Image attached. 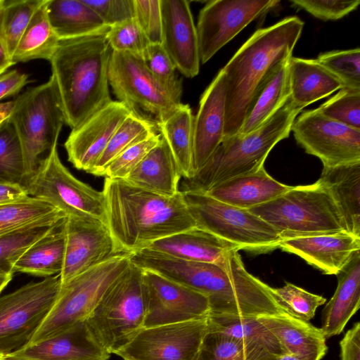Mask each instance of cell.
Here are the masks:
<instances>
[{
  "instance_id": "11",
  "label": "cell",
  "mask_w": 360,
  "mask_h": 360,
  "mask_svg": "<svg viewBox=\"0 0 360 360\" xmlns=\"http://www.w3.org/2000/svg\"><path fill=\"white\" fill-rule=\"evenodd\" d=\"M25 186L30 196L46 201L66 217L94 218L107 224L103 192L75 177L62 163L57 146Z\"/></svg>"
},
{
  "instance_id": "1",
  "label": "cell",
  "mask_w": 360,
  "mask_h": 360,
  "mask_svg": "<svg viewBox=\"0 0 360 360\" xmlns=\"http://www.w3.org/2000/svg\"><path fill=\"white\" fill-rule=\"evenodd\" d=\"M102 192L107 225L122 253H134L154 241L196 226L181 191L165 197L123 179L105 178Z\"/></svg>"
},
{
  "instance_id": "21",
  "label": "cell",
  "mask_w": 360,
  "mask_h": 360,
  "mask_svg": "<svg viewBox=\"0 0 360 360\" xmlns=\"http://www.w3.org/2000/svg\"><path fill=\"white\" fill-rule=\"evenodd\" d=\"M279 248L325 274L337 275L360 250V237L347 231L297 236L282 239Z\"/></svg>"
},
{
  "instance_id": "43",
  "label": "cell",
  "mask_w": 360,
  "mask_h": 360,
  "mask_svg": "<svg viewBox=\"0 0 360 360\" xmlns=\"http://www.w3.org/2000/svg\"><path fill=\"white\" fill-rule=\"evenodd\" d=\"M316 60L342 83L343 88L360 89L359 48L322 53Z\"/></svg>"
},
{
  "instance_id": "49",
  "label": "cell",
  "mask_w": 360,
  "mask_h": 360,
  "mask_svg": "<svg viewBox=\"0 0 360 360\" xmlns=\"http://www.w3.org/2000/svg\"><path fill=\"white\" fill-rule=\"evenodd\" d=\"M290 3L293 6L306 11L316 18L335 20L356 10L360 1L291 0Z\"/></svg>"
},
{
  "instance_id": "58",
  "label": "cell",
  "mask_w": 360,
  "mask_h": 360,
  "mask_svg": "<svg viewBox=\"0 0 360 360\" xmlns=\"http://www.w3.org/2000/svg\"><path fill=\"white\" fill-rule=\"evenodd\" d=\"M0 360H4L3 358L0 357Z\"/></svg>"
},
{
  "instance_id": "34",
  "label": "cell",
  "mask_w": 360,
  "mask_h": 360,
  "mask_svg": "<svg viewBox=\"0 0 360 360\" xmlns=\"http://www.w3.org/2000/svg\"><path fill=\"white\" fill-rule=\"evenodd\" d=\"M193 118L189 105L181 103L166 120L156 124L184 179H190L194 175Z\"/></svg>"
},
{
  "instance_id": "48",
  "label": "cell",
  "mask_w": 360,
  "mask_h": 360,
  "mask_svg": "<svg viewBox=\"0 0 360 360\" xmlns=\"http://www.w3.org/2000/svg\"><path fill=\"white\" fill-rule=\"evenodd\" d=\"M134 18L150 44H160L162 16L160 0H134Z\"/></svg>"
},
{
  "instance_id": "9",
  "label": "cell",
  "mask_w": 360,
  "mask_h": 360,
  "mask_svg": "<svg viewBox=\"0 0 360 360\" xmlns=\"http://www.w3.org/2000/svg\"><path fill=\"white\" fill-rule=\"evenodd\" d=\"M196 226L236 245L239 250L266 252L279 248L282 238L259 217L206 193L182 192Z\"/></svg>"
},
{
  "instance_id": "8",
  "label": "cell",
  "mask_w": 360,
  "mask_h": 360,
  "mask_svg": "<svg viewBox=\"0 0 360 360\" xmlns=\"http://www.w3.org/2000/svg\"><path fill=\"white\" fill-rule=\"evenodd\" d=\"M122 253L92 266L61 285L55 304L28 345L34 344L84 321L113 281L129 265Z\"/></svg>"
},
{
  "instance_id": "50",
  "label": "cell",
  "mask_w": 360,
  "mask_h": 360,
  "mask_svg": "<svg viewBox=\"0 0 360 360\" xmlns=\"http://www.w3.org/2000/svg\"><path fill=\"white\" fill-rule=\"evenodd\" d=\"M109 27L134 18V0H82Z\"/></svg>"
},
{
  "instance_id": "46",
  "label": "cell",
  "mask_w": 360,
  "mask_h": 360,
  "mask_svg": "<svg viewBox=\"0 0 360 360\" xmlns=\"http://www.w3.org/2000/svg\"><path fill=\"white\" fill-rule=\"evenodd\" d=\"M106 39L112 51L130 53L143 59L150 44L134 18L110 27Z\"/></svg>"
},
{
  "instance_id": "45",
  "label": "cell",
  "mask_w": 360,
  "mask_h": 360,
  "mask_svg": "<svg viewBox=\"0 0 360 360\" xmlns=\"http://www.w3.org/2000/svg\"><path fill=\"white\" fill-rule=\"evenodd\" d=\"M196 360H252L245 346L238 339L216 331L205 335Z\"/></svg>"
},
{
  "instance_id": "40",
  "label": "cell",
  "mask_w": 360,
  "mask_h": 360,
  "mask_svg": "<svg viewBox=\"0 0 360 360\" xmlns=\"http://www.w3.org/2000/svg\"><path fill=\"white\" fill-rule=\"evenodd\" d=\"M44 0H11L4 2L1 32L11 58L34 13Z\"/></svg>"
},
{
  "instance_id": "3",
  "label": "cell",
  "mask_w": 360,
  "mask_h": 360,
  "mask_svg": "<svg viewBox=\"0 0 360 360\" xmlns=\"http://www.w3.org/2000/svg\"><path fill=\"white\" fill-rule=\"evenodd\" d=\"M106 33L60 39L49 60L65 124L72 129L112 101Z\"/></svg>"
},
{
  "instance_id": "35",
  "label": "cell",
  "mask_w": 360,
  "mask_h": 360,
  "mask_svg": "<svg viewBox=\"0 0 360 360\" xmlns=\"http://www.w3.org/2000/svg\"><path fill=\"white\" fill-rule=\"evenodd\" d=\"M44 0L34 13L12 57L15 65L35 59L50 60L55 53L59 38L49 19Z\"/></svg>"
},
{
  "instance_id": "56",
  "label": "cell",
  "mask_w": 360,
  "mask_h": 360,
  "mask_svg": "<svg viewBox=\"0 0 360 360\" xmlns=\"http://www.w3.org/2000/svg\"><path fill=\"white\" fill-rule=\"evenodd\" d=\"M13 274L12 271L0 269V292L12 280Z\"/></svg>"
},
{
  "instance_id": "54",
  "label": "cell",
  "mask_w": 360,
  "mask_h": 360,
  "mask_svg": "<svg viewBox=\"0 0 360 360\" xmlns=\"http://www.w3.org/2000/svg\"><path fill=\"white\" fill-rule=\"evenodd\" d=\"M4 2L5 0H0V75L6 72L8 68L14 65L6 49L1 32Z\"/></svg>"
},
{
  "instance_id": "20",
  "label": "cell",
  "mask_w": 360,
  "mask_h": 360,
  "mask_svg": "<svg viewBox=\"0 0 360 360\" xmlns=\"http://www.w3.org/2000/svg\"><path fill=\"white\" fill-rule=\"evenodd\" d=\"M225 124L226 81L224 73L221 70L202 94L198 112L193 118L194 174L224 140Z\"/></svg>"
},
{
  "instance_id": "33",
  "label": "cell",
  "mask_w": 360,
  "mask_h": 360,
  "mask_svg": "<svg viewBox=\"0 0 360 360\" xmlns=\"http://www.w3.org/2000/svg\"><path fill=\"white\" fill-rule=\"evenodd\" d=\"M64 221L22 253L13 265V273L45 278L60 274L65 251Z\"/></svg>"
},
{
  "instance_id": "24",
  "label": "cell",
  "mask_w": 360,
  "mask_h": 360,
  "mask_svg": "<svg viewBox=\"0 0 360 360\" xmlns=\"http://www.w3.org/2000/svg\"><path fill=\"white\" fill-rule=\"evenodd\" d=\"M292 187L274 179L262 167L225 181L205 193L226 204L248 210L278 198Z\"/></svg>"
},
{
  "instance_id": "39",
  "label": "cell",
  "mask_w": 360,
  "mask_h": 360,
  "mask_svg": "<svg viewBox=\"0 0 360 360\" xmlns=\"http://www.w3.org/2000/svg\"><path fill=\"white\" fill-rule=\"evenodd\" d=\"M0 181L26 184L22 148L9 119L0 124Z\"/></svg>"
},
{
  "instance_id": "13",
  "label": "cell",
  "mask_w": 360,
  "mask_h": 360,
  "mask_svg": "<svg viewBox=\"0 0 360 360\" xmlns=\"http://www.w3.org/2000/svg\"><path fill=\"white\" fill-rule=\"evenodd\" d=\"M208 318L145 327L115 354L123 360H196Z\"/></svg>"
},
{
  "instance_id": "5",
  "label": "cell",
  "mask_w": 360,
  "mask_h": 360,
  "mask_svg": "<svg viewBox=\"0 0 360 360\" xmlns=\"http://www.w3.org/2000/svg\"><path fill=\"white\" fill-rule=\"evenodd\" d=\"M146 314L143 270L131 262L84 323L94 340L111 354L145 328Z\"/></svg>"
},
{
  "instance_id": "27",
  "label": "cell",
  "mask_w": 360,
  "mask_h": 360,
  "mask_svg": "<svg viewBox=\"0 0 360 360\" xmlns=\"http://www.w3.org/2000/svg\"><path fill=\"white\" fill-rule=\"evenodd\" d=\"M288 73L290 101L300 110L343 88L342 83L316 60L291 56Z\"/></svg>"
},
{
  "instance_id": "28",
  "label": "cell",
  "mask_w": 360,
  "mask_h": 360,
  "mask_svg": "<svg viewBox=\"0 0 360 360\" xmlns=\"http://www.w3.org/2000/svg\"><path fill=\"white\" fill-rule=\"evenodd\" d=\"M181 177L172 152L161 136L159 143L123 180L147 191L172 197L179 192Z\"/></svg>"
},
{
  "instance_id": "4",
  "label": "cell",
  "mask_w": 360,
  "mask_h": 360,
  "mask_svg": "<svg viewBox=\"0 0 360 360\" xmlns=\"http://www.w3.org/2000/svg\"><path fill=\"white\" fill-rule=\"evenodd\" d=\"M301 110L289 98L259 129L224 139L194 176L184 179L181 191L205 193L225 181L264 167L272 148L289 136L292 123Z\"/></svg>"
},
{
  "instance_id": "51",
  "label": "cell",
  "mask_w": 360,
  "mask_h": 360,
  "mask_svg": "<svg viewBox=\"0 0 360 360\" xmlns=\"http://www.w3.org/2000/svg\"><path fill=\"white\" fill-rule=\"evenodd\" d=\"M29 83V75L12 70L0 75V100L17 94Z\"/></svg>"
},
{
  "instance_id": "38",
  "label": "cell",
  "mask_w": 360,
  "mask_h": 360,
  "mask_svg": "<svg viewBox=\"0 0 360 360\" xmlns=\"http://www.w3.org/2000/svg\"><path fill=\"white\" fill-rule=\"evenodd\" d=\"M46 201L32 198L0 206V235L60 212Z\"/></svg>"
},
{
  "instance_id": "12",
  "label": "cell",
  "mask_w": 360,
  "mask_h": 360,
  "mask_svg": "<svg viewBox=\"0 0 360 360\" xmlns=\"http://www.w3.org/2000/svg\"><path fill=\"white\" fill-rule=\"evenodd\" d=\"M108 82L114 94L135 112L138 109L154 116L155 124L166 120L179 105L155 79L141 57L112 51Z\"/></svg>"
},
{
  "instance_id": "37",
  "label": "cell",
  "mask_w": 360,
  "mask_h": 360,
  "mask_svg": "<svg viewBox=\"0 0 360 360\" xmlns=\"http://www.w3.org/2000/svg\"><path fill=\"white\" fill-rule=\"evenodd\" d=\"M155 124L153 122L133 111L114 133L90 174L104 176L108 165L127 148L155 131Z\"/></svg>"
},
{
  "instance_id": "44",
  "label": "cell",
  "mask_w": 360,
  "mask_h": 360,
  "mask_svg": "<svg viewBox=\"0 0 360 360\" xmlns=\"http://www.w3.org/2000/svg\"><path fill=\"white\" fill-rule=\"evenodd\" d=\"M317 110L330 120L360 129V89L342 88Z\"/></svg>"
},
{
  "instance_id": "32",
  "label": "cell",
  "mask_w": 360,
  "mask_h": 360,
  "mask_svg": "<svg viewBox=\"0 0 360 360\" xmlns=\"http://www.w3.org/2000/svg\"><path fill=\"white\" fill-rule=\"evenodd\" d=\"M46 10L59 39L107 33L110 30L82 0H48Z\"/></svg>"
},
{
  "instance_id": "47",
  "label": "cell",
  "mask_w": 360,
  "mask_h": 360,
  "mask_svg": "<svg viewBox=\"0 0 360 360\" xmlns=\"http://www.w3.org/2000/svg\"><path fill=\"white\" fill-rule=\"evenodd\" d=\"M161 134L152 132L143 140L131 146L107 167L104 176L112 179H124L159 143Z\"/></svg>"
},
{
  "instance_id": "18",
  "label": "cell",
  "mask_w": 360,
  "mask_h": 360,
  "mask_svg": "<svg viewBox=\"0 0 360 360\" xmlns=\"http://www.w3.org/2000/svg\"><path fill=\"white\" fill-rule=\"evenodd\" d=\"M133 111L127 103L112 101L72 129L64 143L68 161L90 173L114 133Z\"/></svg>"
},
{
  "instance_id": "55",
  "label": "cell",
  "mask_w": 360,
  "mask_h": 360,
  "mask_svg": "<svg viewBox=\"0 0 360 360\" xmlns=\"http://www.w3.org/2000/svg\"><path fill=\"white\" fill-rule=\"evenodd\" d=\"M13 103V101L0 103V124L10 117Z\"/></svg>"
},
{
  "instance_id": "57",
  "label": "cell",
  "mask_w": 360,
  "mask_h": 360,
  "mask_svg": "<svg viewBox=\"0 0 360 360\" xmlns=\"http://www.w3.org/2000/svg\"><path fill=\"white\" fill-rule=\"evenodd\" d=\"M277 360H298V359L289 354L283 353L278 357Z\"/></svg>"
},
{
  "instance_id": "30",
  "label": "cell",
  "mask_w": 360,
  "mask_h": 360,
  "mask_svg": "<svg viewBox=\"0 0 360 360\" xmlns=\"http://www.w3.org/2000/svg\"><path fill=\"white\" fill-rule=\"evenodd\" d=\"M208 330L240 340L247 348L252 360H277L284 353L275 336L257 318L210 316Z\"/></svg>"
},
{
  "instance_id": "7",
  "label": "cell",
  "mask_w": 360,
  "mask_h": 360,
  "mask_svg": "<svg viewBox=\"0 0 360 360\" xmlns=\"http://www.w3.org/2000/svg\"><path fill=\"white\" fill-rule=\"evenodd\" d=\"M248 210L278 231L282 239L347 231L335 202L319 181L292 186L278 198Z\"/></svg>"
},
{
  "instance_id": "25",
  "label": "cell",
  "mask_w": 360,
  "mask_h": 360,
  "mask_svg": "<svg viewBox=\"0 0 360 360\" xmlns=\"http://www.w3.org/2000/svg\"><path fill=\"white\" fill-rule=\"evenodd\" d=\"M275 336L284 353L298 360H321L327 352L321 328L288 314L257 318Z\"/></svg>"
},
{
  "instance_id": "29",
  "label": "cell",
  "mask_w": 360,
  "mask_h": 360,
  "mask_svg": "<svg viewBox=\"0 0 360 360\" xmlns=\"http://www.w3.org/2000/svg\"><path fill=\"white\" fill-rule=\"evenodd\" d=\"M318 181L335 202L347 231L360 237V162L323 167Z\"/></svg>"
},
{
  "instance_id": "31",
  "label": "cell",
  "mask_w": 360,
  "mask_h": 360,
  "mask_svg": "<svg viewBox=\"0 0 360 360\" xmlns=\"http://www.w3.org/2000/svg\"><path fill=\"white\" fill-rule=\"evenodd\" d=\"M278 63L255 94L238 134H247L264 124L290 98L288 61Z\"/></svg>"
},
{
  "instance_id": "22",
  "label": "cell",
  "mask_w": 360,
  "mask_h": 360,
  "mask_svg": "<svg viewBox=\"0 0 360 360\" xmlns=\"http://www.w3.org/2000/svg\"><path fill=\"white\" fill-rule=\"evenodd\" d=\"M110 354L103 350L91 338L84 321L63 332L27 345L10 354L4 360H108Z\"/></svg>"
},
{
  "instance_id": "26",
  "label": "cell",
  "mask_w": 360,
  "mask_h": 360,
  "mask_svg": "<svg viewBox=\"0 0 360 360\" xmlns=\"http://www.w3.org/2000/svg\"><path fill=\"white\" fill-rule=\"evenodd\" d=\"M336 276V290L322 313L321 329L326 339L340 334L359 309L360 250Z\"/></svg>"
},
{
  "instance_id": "2",
  "label": "cell",
  "mask_w": 360,
  "mask_h": 360,
  "mask_svg": "<svg viewBox=\"0 0 360 360\" xmlns=\"http://www.w3.org/2000/svg\"><path fill=\"white\" fill-rule=\"evenodd\" d=\"M304 22L290 16L257 30L221 69L226 81L224 139L239 133L257 91L281 62L292 56Z\"/></svg>"
},
{
  "instance_id": "10",
  "label": "cell",
  "mask_w": 360,
  "mask_h": 360,
  "mask_svg": "<svg viewBox=\"0 0 360 360\" xmlns=\"http://www.w3.org/2000/svg\"><path fill=\"white\" fill-rule=\"evenodd\" d=\"M61 288L59 275L30 282L0 297V357L27 346L53 307Z\"/></svg>"
},
{
  "instance_id": "53",
  "label": "cell",
  "mask_w": 360,
  "mask_h": 360,
  "mask_svg": "<svg viewBox=\"0 0 360 360\" xmlns=\"http://www.w3.org/2000/svg\"><path fill=\"white\" fill-rule=\"evenodd\" d=\"M29 197V193L25 186L0 181V206L17 202Z\"/></svg>"
},
{
  "instance_id": "14",
  "label": "cell",
  "mask_w": 360,
  "mask_h": 360,
  "mask_svg": "<svg viewBox=\"0 0 360 360\" xmlns=\"http://www.w3.org/2000/svg\"><path fill=\"white\" fill-rule=\"evenodd\" d=\"M291 131L297 143L317 157L323 167L360 162V129L330 120L317 108L296 117Z\"/></svg>"
},
{
  "instance_id": "15",
  "label": "cell",
  "mask_w": 360,
  "mask_h": 360,
  "mask_svg": "<svg viewBox=\"0 0 360 360\" xmlns=\"http://www.w3.org/2000/svg\"><path fill=\"white\" fill-rule=\"evenodd\" d=\"M279 3L277 0L207 1L200 11L196 27L200 62H207L250 23Z\"/></svg>"
},
{
  "instance_id": "52",
  "label": "cell",
  "mask_w": 360,
  "mask_h": 360,
  "mask_svg": "<svg viewBox=\"0 0 360 360\" xmlns=\"http://www.w3.org/2000/svg\"><path fill=\"white\" fill-rule=\"evenodd\" d=\"M340 360H360V323H355L340 342Z\"/></svg>"
},
{
  "instance_id": "6",
  "label": "cell",
  "mask_w": 360,
  "mask_h": 360,
  "mask_svg": "<svg viewBox=\"0 0 360 360\" xmlns=\"http://www.w3.org/2000/svg\"><path fill=\"white\" fill-rule=\"evenodd\" d=\"M13 103L8 119L22 148L27 182L57 146L60 132L65 124V113L52 75L47 82L28 89Z\"/></svg>"
},
{
  "instance_id": "23",
  "label": "cell",
  "mask_w": 360,
  "mask_h": 360,
  "mask_svg": "<svg viewBox=\"0 0 360 360\" xmlns=\"http://www.w3.org/2000/svg\"><path fill=\"white\" fill-rule=\"evenodd\" d=\"M146 249L177 259L217 264H221L231 251L240 250L197 226L154 241Z\"/></svg>"
},
{
  "instance_id": "42",
  "label": "cell",
  "mask_w": 360,
  "mask_h": 360,
  "mask_svg": "<svg viewBox=\"0 0 360 360\" xmlns=\"http://www.w3.org/2000/svg\"><path fill=\"white\" fill-rule=\"evenodd\" d=\"M144 60L155 79L170 98L180 105L182 94V80L175 72V66L160 44H150Z\"/></svg>"
},
{
  "instance_id": "16",
  "label": "cell",
  "mask_w": 360,
  "mask_h": 360,
  "mask_svg": "<svg viewBox=\"0 0 360 360\" xmlns=\"http://www.w3.org/2000/svg\"><path fill=\"white\" fill-rule=\"evenodd\" d=\"M143 270L146 295L145 327L207 319L208 298L150 270Z\"/></svg>"
},
{
  "instance_id": "41",
  "label": "cell",
  "mask_w": 360,
  "mask_h": 360,
  "mask_svg": "<svg viewBox=\"0 0 360 360\" xmlns=\"http://www.w3.org/2000/svg\"><path fill=\"white\" fill-rule=\"evenodd\" d=\"M273 296L279 306L290 316L308 322L315 316L316 309L325 304V297L309 292L292 283L272 288Z\"/></svg>"
},
{
  "instance_id": "19",
  "label": "cell",
  "mask_w": 360,
  "mask_h": 360,
  "mask_svg": "<svg viewBox=\"0 0 360 360\" xmlns=\"http://www.w3.org/2000/svg\"><path fill=\"white\" fill-rule=\"evenodd\" d=\"M162 16L161 45L176 68L188 78L200 70L196 27L186 0H160Z\"/></svg>"
},
{
  "instance_id": "17",
  "label": "cell",
  "mask_w": 360,
  "mask_h": 360,
  "mask_svg": "<svg viewBox=\"0 0 360 360\" xmlns=\"http://www.w3.org/2000/svg\"><path fill=\"white\" fill-rule=\"evenodd\" d=\"M65 259L61 285L117 255L122 254L108 225L94 218L66 217Z\"/></svg>"
},
{
  "instance_id": "36",
  "label": "cell",
  "mask_w": 360,
  "mask_h": 360,
  "mask_svg": "<svg viewBox=\"0 0 360 360\" xmlns=\"http://www.w3.org/2000/svg\"><path fill=\"white\" fill-rule=\"evenodd\" d=\"M65 218L66 215L60 212L40 221L0 235V269L13 272L14 264L22 253L61 224Z\"/></svg>"
}]
</instances>
